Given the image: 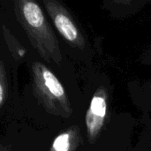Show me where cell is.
I'll list each match as a JSON object with an SVG mask.
<instances>
[{"instance_id": "8", "label": "cell", "mask_w": 151, "mask_h": 151, "mask_svg": "<svg viewBox=\"0 0 151 151\" xmlns=\"http://www.w3.org/2000/svg\"><path fill=\"white\" fill-rule=\"evenodd\" d=\"M150 89H151V85H150Z\"/></svg>"}, {"instance_id": "2", "label": "cell", "mask_w": 151, "mask_h": 151, "mask_svg": "<svg viewBox=\"0 0 151 151\" xmlns=\"http://www.w3.org/2000/svg\"><path fill=\"white\" fill-rule=\"evenodd\" d=\"M33 93L44 110L54 116L68 119L73 114L67 93L58 77L44 64L35 61L31 66Z\"/></svg>"}, {"instance_id": "4", "label": "cell", "mask_w": 151, "mask_h": 151, "mask_svg": "<svg viewBox=\"0 0 151 151\" xmlns=\"http://www.w3.org/2000/svg\"><path fill=\"white\" fill-rule=\"evenodd\" d=\"M107 112L108 91L104 86H100L91 98L85 117L87 135L90 144H95L100 137L105 125Z\"/></svg>"}, {"instance_id": "7", "label": "cell", "mask_w": 151, "mask_h": 151, "mask_svg": "<svg viewBox=\"0 0 151 151\" xmlns=\"http://www.w3.org/2000/svg\"><path fill=\"white\" fill-rule=\"evenodd\" d=\"M0 151H9V150H8V148H6V147L0 144Z\"/></svg>"}, {"instance_id": "5", "label": "cell", "mask_w": 151, "mask_h": 151, "mask_svg": "<svg viewBox=\"0 0 151 151\" xmlns=\"http://www.w3.org/2000/svg\"><path fill=\"white\" fill-rule=\"evenodd\" d=\"M82 142L80 127L71 126L54 139L50 151H76Z\"/></svg>"}, {"instance_id": "3", "label": "cell", "mask_w": 151, "mask_h": 151, "mask_svg": "<svg viewBox=\"0 0 151 151\" xmlns=\"http://www.w3.org/2000/svg\"><path fill=\"white\" fill-rule=\"evenodd\" d=\"M42 3L55 27L65 41L73 48L85 49L87 40L69 10L56 0H43Z\"/></svg>"}, {"instance_id": "1", "label": "cell", "mask_w": 151, "mask_h": 151, "mask_svg": "<svg viewBox=\"0 0 151 151\" xmlns=\"http://www.w3.org/2000/svg\"><path fill=\"white\" fill-rule=\"evenodd\" d=\"M14 12L33 48L47 63L59 65L62 53L56 35L40 5L32 0L14 2Z\"/></svg>"}, {"instance_id": "6", "label": "cell", "mask_w": 151, "mask_h": 151, "mask_svg": "<svg viewBox=\"0 0 151 151\" xmlns=\"http://www.w3.org/2000/svg\"><path fill=\"white\" fill-rule=\"evenodd\" d=\"M7 97V77L4 63L0 60V109Z\"/></svg>"}]
</instances>
